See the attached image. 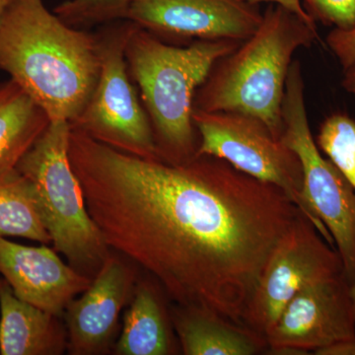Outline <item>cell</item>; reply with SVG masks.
<instances>
[{
  "instance_id": "obj_13",
  "label": "cell",
  "mask_w": 355,
  "mask_h": 355,
  "mask_svg": "<svg viewBox=\"0 0 355 355\" xmlns=\"http://www.w3.org/2000/svg\"><path fill=\"white\" fill-rule=\"evenodd\" d=\"M55 250L25 246L0 237V273L21 300L64 318L69 303L93 279L67 265Z\"/></svg>"
},
{
  "instance_id": "obj_4",
  "label": "cell",
  "mask_w": 355,
  "mask_h": 355,
  "mask_svg": "<svg viewBox=\"0 0 355 355\" xmlns=\"http://www.w3.org/2000/svg\"><path fill=\"white\" fill-rule=\"evenodd\" d=\"M317 40L316 24L270 4L254 34L211 67L193 109L251 114L282 137V102L294 53Z\"/></svg>"
},
{
  "instance_id": "obj_27",
  "label": "cell",
  "mask_w": 355,
  "mask_h": 355,
  "mask_svg": "<svg viewBox=\"0 0 355 355\" xmlns=\"http://www.w3.org/2000/svg\"><path fill=\"white\" fill-rule=\"evenodd\" d=\"M350 297H352V305H354V310L355 314V277L354 282L350 284Z\"/></svg>"
},
{
  "instance_id": "obj_7",
  "label": "cell",
  "mask_w": 355,
  "mask_h": 355,
  "mask_svg": "<svg viewBox=\"0 0 355 355\" xmlns=\"http://www.w3.org/2000/svg\"><path fill=\"white\" fill-rule=\"evenodd\" d=\"M135 26L120 20L96 32L99 78L83 113L69 125L123 153L159 159L150 121L125 60V46Z\"/></svg>"
},
{
  "instance_id": "obj_15",
  "label": "cell",
  "mask_w": 355,
  "mask_h": 355,
  "mask_svg": "<svg viewBox=\"0 0 355 355\" xmlns=\"http://www.w3.org/2000/svg\"><path fill=\"white\" fill-rule=\"evenodd\" d=\"M170 317L184 355H256L268 349L265 336L210 311L175 304Z\"/></svg>"
},
{
  "instance_id": "obj_23",
  "label": "cell",
  "mask_w": 355,
  "mask_h": 355,
  "mask_svg": "<svg viewBox=\"0 0 355 355\" xmlns=\"http://www.w3.org/2000/svg\"><path fill=\"white\" fill-rule=\"evenodd\" d=\"M244 1L249 2V3L252 4H256V6H258L259 3L277 4V6L284 7L287 10L295 13L296 15H298L299 17L307 21V22L316 24V22H315V21L308 15V13L306 12L304 6H303V0H244Z\"/></svg>"
},
{
  "instance_id": "obj_21",
  "label": "cell",
  "mask_w": 355,
  "mask_h": 355,
  "mask_svg": "<svg viewBox=\"0 0 355 355\" xmlns=\"http://www.w3.org/2000/svg\"><path fill=\"white\" fill-rule=\"evenodd\" d=\"M303 6L315 22L340 31L355 27V0H303Z\"/></svg>"
},
{
  "instance_id": "obj_17",
  "label": "cell",
  "mask_w": 355,
  "mask_h": 355,
  "mask_svg": "<svg viewBox=\"0 0 355 355\" xmlns=\"http://www.w3.org/2000/svg\"><path fill=\"white\" fill-rule=\"evenodd\" d=\"M50 123L15 81L0 83V172L16 167Z\"/></svg>"
},
{
  "instance_id": "obj_1",
  "label": "cell",
  "mask_w": 355,
  "mask_h": 355,
  "mask_svg": "<svg viewBox=\"0 0 355 355\" xmlns=\"http://www.w3.org/2000/svg\"><path fill=\"white\" fill-rule=\"evenodd\" d=\"M69 156L112 252L174 304L244 324L266 263L302 214L284 191L214 156L171 164L71 128Z\"/></svg>"
},
{
  "instance_id": "obj_9",
  "label": "cell",
  "mask_w": 355,
  "mask_h": 355,
  "mask_svg": "<svg viewBox=\"0 0 355 355\" xmlns=\"http://www.w3.org/2000/svg\"><path fill=\"white\" fill-rule=\"evenodd\" d=\"M343 275L340 254L300 214L266 263L243 324L265 336L301 289Z\"/></svg>"
},
{
  "instance_id": "obj_26",
  "label": "cell",
  "mask_w": 355,
  "mask_h": 355,
  "mask_svg": "<svg viewBox=\"0 0 355 355\" xmlns=\"http://www.w3.org/2000/svg\"><path fill=\"white\" fill-rule=\"evenodd\" d=\"M16 0H0V28Z\"/></svg>"
},
{
  "instance_id": "obj_11",
  "label": "cell",
  "mask_w": 355,
  "mask_h": 355,
  "mask_svg": "<svg viewBox=\"0 0 355 355\" xmlns=\"http://www.w3.org/2000/svg\"><path fill=\"white\" fill-rule=\"evenodd\" d=\"M268 349H294L303 355L355 338L350 284L345 277L301 289L266 333Z\"/></svg>"
},
{
  "instance_id": "obj_22",
  "label": "cell",
  "mask_w": 355,
  "mask_h": 355,
  "mask_svg": "<svg viewBox=\"0 0 355 355\" xmlns=\"http://www.w3.org/2000/svg\"><path fill=\"white\" fill-rule=\"evenodd\" d=\"M326 44L343 69L355 62V27L349 31L331 29L327 36Z\"/></svg>"
},
{
  "instance_id": "obj_3",
  "label": "cell",
  "mask_w": 355,
  "mask_h": 355,
  "mask_svg": "<svg viewBox=\"0 0 355 355\" xmlns=\"http://www.w3.org/2000/svg\"><path fill=\"white\" fill-rule=\"evenodd\" d=\"M242 42L195 41L179 46L135 25L125 46L128 72L153 128L160 160L171 164L197 156L193 120L196 93L219 58Z\"/></svg>"
},
{
  "instance_id": "obj_10",
  "label": "cell",
  "mask_w": 355,
  "mask_h": 355,
  "mask_svg": "<svg viewBox=\"0 0 355 355\" xmlns=\"http://www.w3.org/2000/svg\"><path fill=\"white\" fill-rule=\"evenodd\" d=\"M258 6L244 0H132L125 19L154 36L178 42H243L260 25Z\"/></svg>"
},
{
  "instance_id": "obj_19",
  "label": "cell",
  "mask_w": 355,
  "mask_h": 355,
  "mask_svg": "<svg viewBox=\"0 0 355 355\" xmlns=\"http://www.w3.org/2000/svg\"><path fill=\"white\" fill-rule=\"evenodd\" d=\"M317 146L342 172L355 190V121L347 114H331L320 127Z\"/></svg>"
},
{
  "instance_id": "obj_16",
  "label": "cell",
  "mask_w": 355,
  "mask_h": 355,
  "mask_svg": "<svg viewBox=\"0 0 355 355\" xmlns=\"http://www.w3.org/2000/svg\"><path fill=\"white\" fill-rule=\"evenodd\" d=\"M163 293L153 279L135 284L130 306L123 315V329L114 343L116 355H169L177 354L170 313L163 304Z\"/></svg>"
},
{
  "instance_id": "obj_5",
  "label": "cell",
  "mask_w": 355,
  "mask_h": 355,
  "mask_svg": "<svg viewBox=\"0 0 355 355\" xmlns=\"http://www.w3.org/2000/svg\"><path fill=\"white\" fill-rule=\"evenodd\" d=\"M69 133L67 121H51L16 168L34 186L53 249L74 270L93 279L112 251L86 209L83 188L70 164Z\"/></svg>"
},
{
  "instance_id": "obj_18",
  "label": "cell",
  "mask_w": 355,
  "mask_h": 355,
  "mask_svg": "<svg viewBox=\"0 0 355 355\" xmlns=\"http://www.w3.org/2000/svg\"><path fill=\"white\" fill-rule=\"evenodd\" d=\"M0 237H20L49 245L34 186L16 167L0 172Z\"/></svg>"
},
{
  "instance_id": "obj_12",
  "label": "cell",
  "mask_w": 355,
  "mask_h": 355,
  "mask_svg": "<svg viewBox=\"0 0 355 355\" xmlns=\"http://www.w3.org/2000/svg\"><path fill=\"white\" fill-rule=\"evenodd\" d=\"M121 254H110L90 287L64 311L67 352L101 355L113 352L121 311L132 300L139 277Z\"/></svg>"
},
{
  "instance_id": "obj_24",
  "label": "cell",
  "mask_w": 355,
  "mask_h": 355,
  "mask_svg": "<svg viewBox=\"0 0 355 355\" xmlns=\"http://www.w3.org/2000/svg\"><path fill=\"white\" fill-rule=\"evenodd\" d=\"M316 355H355V338L340 340L314 352Z\"/></svg>"
},
{
  "instance_id": "obj_8",
  "label": "cell",
  "mask_w": 355,
  "mask_h": 355,
  "mask_svg": "<svg viewBox=\"0 0 355 355\" xmlns=\"http://www.w3.org/2000/svg\"><path fill=\"white\" fill-rule=\"evenodd\" d=\"M282 141L302 166L303 195L333 237L349 284L355 277V190L342 172L322 155L311 132L302 65L292 62L282 102Z\"/></svg>"
},
{
  "instance_id": "obj_25",
  "label": "cell",
  "mask_w": 355,
  "mask_h": 355,
  "mask_svg": "<svg viewBox=\"0 0 355 355\" xmlns=\"http://www.w3.org/2000/svg\"><path fill=\"white\" fill-rule=\"evenodd\" d=\"M342 86L347 92L355 96V62L343 69Z\"/></svg>"
},
{
  "instance_id": "obj_14",
  "label": "cell",
  "mask_w": 355,
  "mask_h": 355,
  "mask_svg": "<svg viewBox=\"0 0 355 355\" xmlns=\"http://www.w3.org/2000/svg\"><path fill=\"white\" fill-rule=\"evenodd\" d=\"M62 320L21 300L0 279V354H64L67 331Z\"/></svg>"
},
{
  "instance_id": "obj_20",
  "label": "cell",
  "mask_w": 355,
  "mask_h": 355,
  "mask_svg": "<svg viewBox=\"0 0 355 355\" xmlns=\"http://www.w3.org/2000/svg\"><path fill=\"white\" fill-rule=\"evenodd\" d=\"M132 0H67L53 12L67 25L86 30L125 20Z\"/></svg>"
},
{
  "instance_id": "obj_2",
  "label": "cell",
  "mask_w": 355,
  "mask_h": 355,
  "mask_svg": "<svg viewBox=\"0 0 355 355\" xmlns=\"http://www.w3.org/2000/svg\"><path fill=\"white\" fill-rule=\"evenodd\" d=\"M0 70L51 121L73 123L99 78L97 35L67 25L43 0H16L0 28Z\"/></svg>"
},
{
  "instance_id": "obj_6",
  "label": "cell",
  "mask_w": 355,
  "mask_h": 355,
  "mask_svg": "<svg viewBox=\"0 0 355 355\" xmlns=\"http://www.w3.org/2000/svg\"><path fill=\"white\" fill-rule=\"evenodd\" d=\"M193 120L200 139L197 156L223 159L239 171L277 187L336 248L328 229L303 195L302 166L298 156L273 135L265 121L251 114L197 109H193Z\"/></svg>"
}]
</instances>
